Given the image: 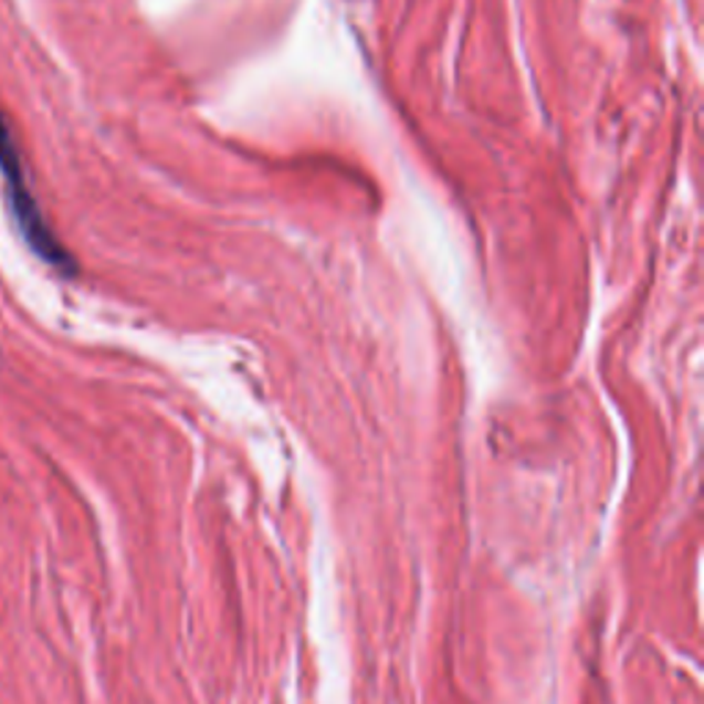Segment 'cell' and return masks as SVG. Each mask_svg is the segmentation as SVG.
<instances>
[{"instance_id":"obj_1","label":"cell","mask_w":704,"mask_h":704,"mask_svg":"<svg viewBox=\"0 0 704 704\" xmlns=\"http://www.w3.org/2000/svg\"><path fill=\"white\" fill-rule=\"evenodd\" d=\"M0 177H3L6 196H9L11 218H14L17 229H20L28 248H31L42 262H48L50 267L61 270V273L66 275L75 273V262H72L70 251L61 245L59 237L50 229L48 218L42 216V207H39L36 196L28 188L20 146H17L3 114H0Z\"/></svg>"}]
</instances>
